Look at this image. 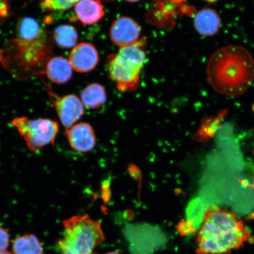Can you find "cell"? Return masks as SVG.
<instances>
[{
    "label": "cell",
    "instance_id": "22",
    "mask_svg": "<svg viewBox=\"0 0 254 254\" xmlns=\"http://www.w3.org/2000/svg\"><path fill=\"white\" fill-rule=\"evenodd\" d=\"M106 254H122L119 252H109V253H107Z\"/></svg>",
    "mask_w": 254,
    "mask_h": 254
},
{
    "label": "cell",
    "instance_id": "20",
    "mask_svg": "<svg viewBox=\"0 0 254 254\" xmlns=\"http://www.w3.org/2000/svg\"><path fill=\"white\" fill-rule=\"evenodd\" d=\"M0 254H12L11 253L8 252V251H4V252H0Z\"/></svg>",
    "mask_w": 254,
    "mask_h": 254
},
{
    "label": "cell",
    "instance_id": "13",
    "mask_svg": "<svg viewBox=\"0 0 254 254\" xmlns=\"http://www.w3.org/2000/svg\"><path fill=\"white\" fill-rule=\"evenodd\" d=\"M81 98L82 104L87 109H99L107 101L106 89L100 84H90L81 92Z\"/></svg>",
    "mask_w": 254,
    "mask_h": 254
},
{
    "label": "cell",
    "instance_id": "4",
    "mask_svg": "<svg viewBox=\"0 0 254 254\" xmlns=\"http://www.w3.org/2000/svg\"><path fill=\"white\" fill-rule=\"evenodd\" d=\"M63 224L64 233L58 243L62 254H96L94 250L105 240L101 222L88 215L73 216Z\"/></svg>",
    "mask_w": 254,
    "mask_h": 254
},
{
    "label": "cell",
    "instance_id": "3",
    "mask_svg": "<svg viewBox=\"0 0 254 254\" xmlns=\"http://www.w3.org/2000/svg\"><path fill=\"white\" fill-rule=\"evenodd\" d=\"M145 44L144 37L131 46L121 48L118 53L108 57L109 77L116 82L120 91L125 93L138 88L147 59Z\"/></svg>",
    "mask_w": 254,
    "mask_h": 254
},
{
    "label": "cell",
    "instance_id": "23",
    "mask_svg": "<svg viewBox=\"0 0 254 254\" xmlns=\"http://www.w3.org/2000/svg\"><path fill=\"white\" fill-rule=\"evenodd\" d=\"M204 1H207L209 2H214L218 1V0H204Z\"/></svg>",
    "mask_w": 254,
    "mask_h": 254
},
{
    "label": "cell",
    "instance_id": "9",
    "mask_svg": "<svg viewBox=\"0 0 254 254\" xmlns=\"http://www.w3.org/2000/svg\"><path fill=\"white\" fill-rule=\"evenodd\" d=\"M66 136L70 147L80 152L90 151L96 144L94 129L88 123H81L66 129Z\"/></svg>",
    "mask_w": 254,
    "mask_h": 254
},
{
    "label": "cell",
    "instance_id": "14",
    "mask_svg": "<svg viewBox=\"0 0 254 254\" xmlns=\"http://www.w3.org/2000/svg\"><path fill=\"white\" fill-rule=\"evenodd\" d=\"M13 254H43L44 249L39 238L34 234H25L12 243Z\"/></svg>",
    "mask_w": 254,
    "mask_h": 254
},
{
    "label": "cell",
    "instance_id": "19",
    "mask_svg": "<svg viewBox=\"0 0 254 254\" xmlns=\"http://www.w3.org/2000/svg\"><path fill=\"white\" fill-rule=\"evenodd\" d=\"M177 230L182 236H186V235L191 233L195 230L188 221H184L180 222L178 225Z\"/></svg>",
    "mask_w": 254,
    "mask_h": 254
},
{
    "label": "cell",
    "instance_id": "16",
    "mask_svg": "<svg viewBox=\"0 0 254 254\" xmlns=\"http://www.w3.org/2000/svg\"><path fill=\"white\" fill-rule=\"evenodd\" d=\"M54 38L57 45L63 49H71L77 44L78 36L75 27L70 25H59L54 31Z\"/></svg>",
    "mask_w": 254,
    "mask_h": 254
},
{
    "label": "cell",
    "instance_id": "7",
    "mask_svg": "<svg viewBox=\"0 0 254 254\" xmlns=\"http://www.w3.org/2000/svg\"><path fill=\"white\" fill-rule=\"evenodd\" d=\"M110 35L116 45L121 48L131 46L140 40L141 27L134 19L120 17L111 25Z\"/></svg>",
    "mask_w": 254,
    "mask_h": 254
},
{
    "label": "cell",
    "instance_id": "18",
    "mask_svg": "<svg viewBox=\"0 0 254 254\" xmlns=\"http://www.w3.org/2000/svg\"><path fill=\"white\" fill-rule=\"evenodd\" d=\"M10 237L8 231L0 225V252L7 250Z\"/></svg>",
    "mask_w": 254,
    "mask_h": 254
},
{
    "label": "cell",
    "instance_id": "5",
    "mask_svg": "<svg viewBox=\"0 0 254 254\" xmlns=\"http://www.w3.org/2000/svg\"><path fill=\"white\" fill-rule=\"evenodd\" d=\"M11 123L33 152L39 151L47 145L55 144L59 132V124L49 119L30 120L27 117H19Z\"/></svg>",
    "mask_w": 254,
    "mask_h": 254
},
{
    "label": "cell",
    "instance_id": "15",
    "mask_svg": "<svg viewBox=\"0 0 254 254\" xmlns=\"http://www.w3.org/2000/svg\"><path fill=\"white\" fill-rule=\"evenodd\" d=\"M18 37L20 40L31 41L39 39L44 31L35 19L25 17L19 21L17 27Z\"/></svg>",
    "mask_w": 254,
    "mask_h": 254
},
{
    "label": "cell",
    "instance_id": "21",
    "mask_svg": "<svg viewBox=\"0 0 254 254\" xmlns=\"http://www.w3.org/2000/svg\"><path fill=\"white\" fill-rule=\"evenodd\" d=\"M125 1L130 2H136L141 1V0H125Z\"/></svg>",
    "mask_w": 254,
    "mask_h": 254
},
{
    "label": "cell",
    "instance_id": "11",
    "mask_svg": "<svg viewBox=\"0 0 254 254\" xmlns=\"http://www.w3.org/2000/svg\"><path fill=\"white\" fill-rule=\"evenodd\" d=\"M43 73L51 81L63 84L71 78L72 68L68 60L63 57H55L48 62Z\"/></svg>",
    "mask_w": 254,
    "mask_h": 254
},
{
    "label": "cell",
    "instance_id": "6",
    "mask_svg": "<svg viewBox=\"0 0 254 254\" xmlns=\"http://www.w3.org/2000/svg\"><path fill=\"white\" fill-rule=\"evenodd\" d=\"M49 94L59 119L66 129L71 128L84 115V105L76 95L70 94L60 97L51 90Z\"/></svg>",
    "mask_w": 254,
    "mask_h": 254
},
{
    "label": "cell",
    "instance_id": "8",
    "mask_svg": "<svg viewBox=\"0 0 254 254\" xmlns=\"http://www.w3.org/2000/svg\"><path fill=\"white\" fill-rule=\"evenodd\" d=\"M68 60L76 71L88 72L96 67L99 62V55L93 44L81 43L73 48Z\"/></svg>",
    "mask_w": 254,
    "mask_h": 254
},
{
    "label": "cell",
    "instance_id": "2",
    "mask_svg": "<svg viewBox=\"0 0 254 254\" xmlns=\"http://www.w3.org/2000/svg\"><path fill=\"white\" fill-rule=\"evenodd\" d=\"M208 81L218 93L238 96L245 93L254 78V62L245 48L229 46L216 52L207 65Z\"/></svg>",
    "mask_w": 254,
    "mask_h": 254
},
{
    "label": "cell",
    "instance_id": "17",
    "mask_svg": "<svg viewBox=\"0 0 254 254\" xmlns=\"http://www.w3.org/2000/svg\"><path fill=\"white\" fill-rule=\"evenodd\" d=\"M80 0H43L40 6L44 12L66 10L73 7Z\"/></svg>",
    "mask_w": 254,
    "mask_h": 254
},
{
    "label": "cell",
    "instance_id": "10",
    "mask_svg": "<svg viewBox=\"0 0 254 254\" xmlns=\"http://www.w3.org/2000/svg\"><path fill=\"white\" fill-rule=\"evenodd\" d=\"M74 9L76 17L84 25L96 24L105 15L104 7L100 0H80Z\"/></svg>",
    "mask_w": 254,
    "mask_h": 254
},
{
    "label": "cell",
    "instance_id": "12",
    "mask_svg": "<svg viewBox=\"0 0 254 254\" xmlns=\"http://www.w3.org/2000/svg\"><path fill=\"white\" fill-rule=\"evenodd\" d=\"M220 16L214 9H201L195 15L194 26L200 34L204 36H211L218 33L221 27Z\"/></svg>",
    "mask_w": 254,
    "mask_h": 254
},
{
    "label": "cell",
    "instance_id": "1",
    "mask_svg": "<svg viewBox=\"0 0 254 254\" xmlns=\"http://www.w3.org/2000/svg\"><path fill=\"white\" fill-rule=\"evenodd\" d=\"M251 234L233 212L210 206L196 234V254H227L249 242Z\"/></svg>",
    "mask_w": 254,
    "mask_h": 254
},
{
    "label": "cell",
    "instance_id": "24",
    "mask_svg": "<svg viewBox=\"0 0 254 254\" xmlns=\"http://www.w3.org/2000/svg\"></svg>",
    "mask_w": 254,
    "mask_h": 254
}]
</instances>
